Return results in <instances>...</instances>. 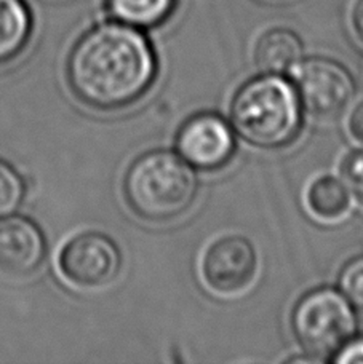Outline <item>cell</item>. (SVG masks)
I'll use <instances>...</instances> for the list:
<instances>
[{"label": "cell", "mask_w": 363, "mask_h": 364, "mask_svg": "<svg viewBox=\"0 0 363 364\" xmlns=\"http://www.w3.org/2000/svg\"><path fill=\"white\" fill-rule=\"evenodd\" d=\"M291 324L304 352L325 360L352 339L357 318L342 292L323 288L310 291L298 302Z\"/></svg>", "instance_id": "4"}, {"label": "cell", "mask_w": 363, "mask_h": 364, "mask_svg": "<svg viewBox=\"0 0 363 364\" xmlns=\"http://www.w3.org/2000/svg\"><path fill=\"white\" fill-rule=\"evenodd\" d=\"M306 206L320 223H340L351 210L349 187L332 176L319 178L307 188Z\"/></svg>", "instance_id": "11"}, {"label": "cell", "mask_w": 363, "mask_h": 364, "mask_svg": "<svg viewBox=\"0 0 363 364\" xmlns=\"http://www.w3.org/2000/svg\"><path fill=\"white\" fill-rule=\"evenodd\" d=\"M197 191V178L189 164L168 151L141 155L123 179L128 206L149 223L177 219L194 203Z\"/></svg>", "instance_id": "3"}, {"label": "cell", "mask_w": 363, "mask_h": 364, "mask_svg": "<svg viewBox=\"0 0 363 364\" xmlns=\"http://www.w3.org/2000/svg\"><path fill=\"white\" fill-rule=\"evenodd\" d=\"M344 184L363 201V149L347 155L341 165Z\"/></svg>", "instance_id": "16"}, {"label": "cell", "mask_w": 363, "mask_h": 364, "mask_svg": "<svg viewBox=\"0 0 363 364\" xmlns=\"http://www.w3.org/2000/svg\"><path fill=\"white\" fill-rule=\"evenodd\" d=\"M24 184L15 168L0 160V214L15 210L21 203Z\"/></svg>", "instance_id": "14"}, {"label": "cell", "mask_w": 363, "mask_h": 364, "mask_svg": "<svg viewBox=\"0 0 363 364\" xmlns=\"http://www.w3.org/2000/svg\"><path fill=\"white\" fill-rule=\"evenodd\" d=\"M177 0H107V10L119 23L155 28L172 15Z\"/></svg>", "instance_id": "13"}, {"label": "cell", "mask_w": 363, "mask_h": 364, "mask_svg": "<svg viewBox=\"0 0 363 364\" xmlns=\"http://www.w3.org/2000/svg\"><path fill=\"white\" fill-rule=\"evenodd\" d=\"M293 85L302 109L322 120L340 117L352 102V75L340 63L312 58L293 68Z\"/></svg>", "instance_id": "5"}, {"label": "cell", "mask_w": 363, "mask_h": 364, "mask_svg": "<svg viewBox=\"0 0 363 364\" xmlns=\"http://www.w3.org/2000/svg\"><path fill=\"white\" fill-rule=\"evenodd\" d=\"M340 289L351 304L363 309V257H357L342 269Z\"/></svg>", "instance_id": "15"}, {"label": "cell", "mask_w": 363, "mask_h": 364, "mask_svg": "<svg viewBox=\"0 0 363 364\" xmlns=\"http://www.w3.org/2000/svg\"><path fill=\"white\" fill-rule=\"evenodd\" d=\"M199 272L205 288L213 294L234 297L248 288L256 277V251L242 237L219 238L204 252Z\"/></svg>", "instance_id": "6"}, {"label": "cell", "mask_w": 363, "mask_h": 364, "mask_svg": "<svg viewBox=\"0 0 363 364\" xmlns=\"http://www.w3.org/2000/svg\"><path fill=\"white\" fill-rule=\"evenodd\" d=\"M45 238L23 216L0 218V273L24 278L36 273L45 259Z\"/></svg>", "instance_id": "9"}, {"label": "cell", "mask_w": 363, "mask_h": 364, "mask_svg": "<svg viewBox=\"0 0 363 364\" xmlns=\"http://www.w3.org/2000/svg\"><path fill=\"white\" fill-rule=\"evenodd\" d=\"M351 21H352V29L355 32V36L363 43V0H357L352 9V15H351Z\"/></svg>", "instance_id": "18"}, {"label": "cell", "mask_w": 363, "mask_h": 364, "mask_svg": "<svg viewBox=\"0 0 363 364\" xmlns=\"http://www.w3.org/2000/svg\"><path fill=\"white\" fill-rule=\"evenodd\" d=\"M181 159L199 170H219L236 152V138L229 123L216 114H199L181 127L177 136Z\"/></svg>", "instance_id": "8"}, {"label": "cell", "mask_w": 363, "mask_h": 364, "mask_svg": "<svg viewBox=\"0 0 363 364\" xmlns=\"http://www.w3.org/2000/svg\"><path fill=\"white\" fill-rule=\"evenodd\" d=\"M31 28V13L23 0H0V66L24 50Z\"/></svg>", "instance_id": "12"}, {"label": "cell", "mask_w": 363, "mask_h": 364, "mask_svg": "<svg viewBox=\"0 0 363 364\" xmlns=\"http://www.w3.org/2000/svg\"><path fill=\"white\" fill-rule=\"evenodd\" d=\"M335 363L340 364H363V337L349 341L338 353L333 356Z\"/></svg>", "instance_id": "17"}, {"label": "cell", "mask_w": 363, "mask_h": 364, "mask_svg": "<svg viewBox=\"0 0 363 364\" xmlns=\"http://www.w3.org/2000/svg\"><path fill=\"white\" fill-rule=\"evenodd\" d=\"M302 106L293 83L278 74L251 79L237 91L231 104V122L250 144L278 149L296 139L301 129Z\"/></svg>", "instance_id": "2"}, {"label": "cell", "mask_w": 363, "mask_h": 364, "mask_svg": "<svg viewBox=\"0 0 363 364\" xmlns=\"http://www.w3.org/2000/svg\"><path fill=\"white\" fill-rule=\"evenodd\" d=\"M351 133L355 139L363 144V102L354 110L351 117Z\"/></svg>", "instance_id": "19"}, {"label": "cell", "mask_w": 363, "mask_h": 364, "mask_svg": "<svg viewBox=\"0 0 363 364\" xmlns=\"http://www.w3.org/2000/svg\"><path fill=\"white\" fill-rule=\"evenodd\" d=\"M157 75L147 38L133 26L107 23L87 32L68 58L74 96L98 110L123 109L144 96Z\"/></svg>", "instance_id": "1"}, {"label": "cell", "mask_w": 363, "mask_h": 364, "mask_svg": "<svg viewBox=\"0 0 363 364\" xmlns=\"http://www.w3.org/2000/svg\"><path fill=\"white\" fill-rule=\"evenodd\" d=\"M301 41L288 29H272L261 36L255 48V63L264 74H282L301 60Z\"/></svg>", "instance_id": "10"}, {"label": "cell", "mask_w": 363, "mask_h": 364, "mask_svg": "<svg viewBox=\"0 0 363 364\" xmlns=\"http://www.w3.org/2000/svg\"><path fill=\"white\" fill-rule=\"evenodd\" d=\"M120 251L102 233H82L69 240L60 255V270L68 282L85 289L102 288L120 272Z\"/></svg>", "instance_id": "7"}]
</instances>
